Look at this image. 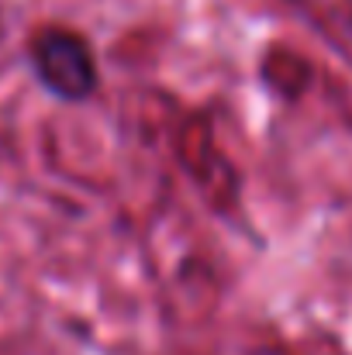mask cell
Here are the masks:
<instances>
[{"instance_id": "6da1fadb", "label": "cell", "mask_w": 352, "mask_h": 355, "mask_svg": "<svg viewBox=\"0 0 352 355\" xmlns=\"http://www.w3.org/2000/svg\"><path fill=\"white\" fill-rule=\"evenodd\" d=\"M28 66L42 90L59 104H83L101 87L90 38L66 24H42L28 38Z\"/></svg>"}]
</instances>
